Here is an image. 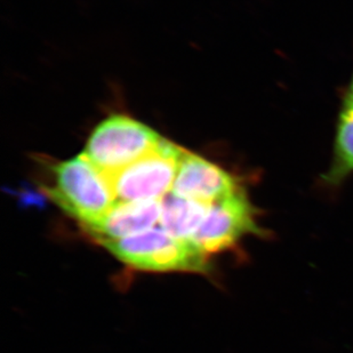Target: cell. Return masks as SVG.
<instances>
[{
    "mask_svg": "<svg viewBox=\"0 0 353 353\" xmlns=\"http://www.w3.org/2000/svg\"><path fill=\"white\" fill-rule=\"evenodd\" d=\"M353 174V108L343 107L337 121L330 170L321 176L327 187L337 188Z\"/></svg>",
    "mask_w": 353,
    "mask_h": 353,
    "instance_id": "9",
    "label": "cell"
},
{
    "mask_svg": "<svg viewBox=\"0 0 353 353\" xmlns=\"http://www.w3.org/2000/svg\"><path fill=\"white\" fill-rule=\"evenodd\" d=\"M123 263L139 270L154 272H210L208 255L192 240L177 239L163 228H152L123 239L101 240Z\"/></svg>",
    "mask_w": 353,
    "mask_h": 353,
    "instance_id": "2",
    "label": "cell"
},
{
    "mask_svg": "<svg viewBox=\"0 0 353 353\" xmlns=\"http://www.w3.org/2000/svg\"><path fill=\"white\" fill-rule=\"evenodd\" d=\"M256 213L243 188L210 207L192 241L210 255L236 246L247 234L264 236L265 232L257 224Z\"/></svg>",
    "mask_w": 353,
    "mask_h": 353,
    "instance_id": "5",
    "label": "cell"
},
{
    "mask_svg": "<svg viewBox=\"0 0 353 353\" xmlns=\"http://www.w3.org/2000/svg\"><path fill=\"white\" fill-rule=\"evenodd\" d=\"M343 107L353 108V76L350 85L347 87L345 97H344Z\"/></svg>",
    "mask_w": 353,
    "mask_h": 353,
    "instance_id": "10",
    "label": "cell"
},
{
    "mask_svg": "<svg viewBox=\"0 0 353 353\" xmlns=\"http://www.w3.org/2000/svg\"><path fill=\"white\" fill-rule=\"evenodd\" d=\"M184 149L167 140L108 177L117 203L161 200L172 192Z\"/></svg>",
    "mask_w": 353,
    "mask_h": 353,
    "instance_id": "4",
    "label": "cell"
},
{
    "mask_svg": "<svg viewBox=\"0 0 353 353\" xmlns=\"http://www.w3.org/2000/svg\"><path fill=\"white\" fill-rule=\"evenodd\" d=\"M161 140L150 127L133 118L112 116L94 130L83 154L109 176L144 157Z\"/></svg>",
    "mask_w": 353,
    "mask_h": 353,
    "instance_id": "3",
    "label": "cell"
},
{
    "mask_svg": "<svg viewBox=\"0 0 353 353\" xmlns=\"http://www.w3.org/2000/svg\"><path fill=\"white\" fill-rule=\"evenodd\" d=\"M160 214L161 200L117 203L105 216L83 228L97 243L123 239L152 229Z\"/></svg>",
    "mask_w": 353,
    "mask_h": 353,
    "instance_id": "7",
    "label": "cell"
},
{
    "mask_svg": "<svg viewBox=\"0 0 353 353\" xmlns=\"http://www.w3.org/2000/svg\"><path fill=\"white\" fill-rule=\"evenodd\" d=\"M243 188L241 182L222 167L184 150L172 192L212 206Z\"/></svg>",
    "mask_w": 353,
    "mask_h": 353,
    "instance_id": "6",
    "label": "cell"
},
{
    "mask_svg": "<svg viewBox=\"0 0 353 353\" xmlns=\"http://www.w3.org/2000/svg\"><path fill=\"white\" fill-rule=\"evenodd\" d=\"M53 184L45 192L81 227L105 216L117 203L108 177L81 154L50 167Z\"/></svg>",
    "mask_w": 353,
    "mask_h": 353,
    "instance_id": "1",
    "label": "cell"
},
{
    "mask_svg": "<svg viewBox=\"0 0 353 353\" xmlns=\"http://www.w3.org/2000/svg\"><path fill=\"white\" fill-rule=\"evenodd\" d=\"M210 207L170 192L161 199L160 225L177 239L192 240Z\"/></svg>",
    "mask_w": 353,
    "mask_h": 353,
    "instance_id": "8",
    "label": "cell"
}]
</instances>
